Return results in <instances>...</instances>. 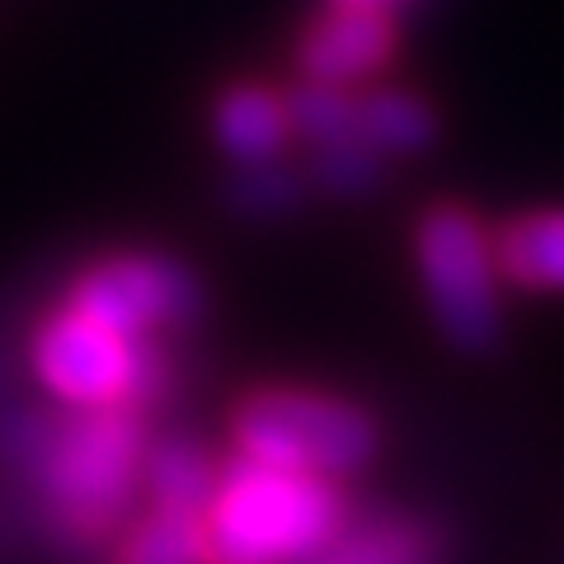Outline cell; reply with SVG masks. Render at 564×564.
I'll list each match as a JSON object with an SVG mask.
<instances>
[{"label":"cell","instance_id":"cell-1","mask_svg":"<svg viewBox=\"0 0 564 564\" xmlns=\"http://www.w3.org/2000/svg\"><path fill=\"white\" fill-rule=\"evenodd\" d=\"M344 532V499L329 480L259 462L226 466L203 508L207 564H311Z\"/></svg>","mask_w":564,"mask_h":564},{"label":"cell","instance_id":"cell-2","mask_svg":"<svg viewBox=\"0 0 564 564\" xmlns=\"http://www.w3.org/2000/svg\"><path fill=\"white\" fill-rule=\"evenodd\" d=\"M147 466L137 410H70L43 429L39 480L70 536L95 541L128 513Z\"/></svg>","mask_w":564,"mask_h":564},{"label":"cell","instance_id":"cell-3","mask_svg":"<svg viewBox=\"0 0 564 564\" xmlns=\"http://www.w3.org/2000/svg\"><path fill=\"white\" fill-rule=\"evenodd\" d=\"M236 447L245 462L339 480L367 466L377 429L358 404L311 395V391H263L240 404Z\"/></svg>","mask_w":564,"mask_h":564},{"label":"cell","instance_id":"cell-4","mask_svg":"<svg viewBox=\"0 0 564 564\" xmlns=\"http://www.w3.org/2000/svg\"><path fill=\"white\" fill-rule=\"evenodd\" d=\"M33 372L66 410H137L161 381V358L62 306L33 334Z\"/></svg>","mask_w":564,"mask_h":564},{"label":"cell","instance_id":"cell-5","mask_svg":"<svg viewBox=\"0 0 564 564\" xmlns=\"http://www.w3.org/2000/svg\"><path fill=\"white\" fill-rule=\"evenodd\" d=\"M419 278L452 344L485 348L499 329V263L480 221L462 207H437L419 226Z\"/></svg>","mask_w":564,"mask_h":564},{"label":"cell","instance_id":"cell-6","mask_svg":"<svg viewBox=\"0 0 564 564\" xmlns=\"http://www.w3.org/2000/svg\"><path fill=\"white\" fill-rule=\"evenodd\" d=\"M66 306L80 311L85 321L122 334V339L147 344V334L188 321L193 306H198V288L174 259L118 254L70 282Z\"/></svg>","mask_w":564,"mask_h":564},{"label":"cell","instance_id":"cell-7","mask_svg":"<svg viewBox=\"0 0 564 564\" xmlns=\"http://www.w3.org/2000/svg\"><path fill=\"white\" fill-rule=\"evenodd\" d=\"M391 47H395V29L386 14L329 10L302 39V70L321 85H348L386 66Z\"/></svg>","mask_w":564,"mask_h":564},{"label":"cell","instance_id":"cell-8","mask_svg":"<svg viewBox=\"0 0 564 564\" xmlns=\"http://www.w3.org/2000/svg\"><path fill=\"white\" fill-rule=\"evenodd\" d=\"M212 132H217L221 151L240 165L278 161L282 141H288V132H292L288 99H278L273 90H259V85H236V90H226L217 99Z\"/></svg>","mask_w":564,"mask_h":564},{"label":"cell","instance_id":"cell-9","mask_svg":"<svg viewBox=\"0 0 564 564\" xmlns=\"http://www.w3.org/2000/svg\"><path fill=\"white\" fill-rule=\"evenodd\" d=\"M494 263L508 282L541 292H564V212H532L499 236Z\"/></svg>","mask_w":564,"mask_h":564},{"label":"cell","instance_id":"cell-10","mask_svg":"<svg viewBox=\"0 0 564 564\" xmlns=\"http://www.w3.org/2000/svg\"><path fill=\"white\" fill-rule=\"evenodd\" d=\"M141 489L151 494L155 508H170V513H198L217 489V470H212L207 456L184 443V437H170V443L147 447V466H141Z\"/></svg>","mask_w":564,"mask_h":564},{"label":"cell","instance_id":"cell-11","mask_svg":"<svg viewBox=\"0 0 564 564\" xmlns=\"http://www.w3.org/2000/svg\"><path fill=\"white\" fill-rule=\"evenodd\" d=\"M437 122L433 109L410 90H377L358 99V141H367L372 151H423L433 141Z\"/></svg>","mask_w":564,"mask_h":564},{"label":"cell","instance_id":"cell-12","mask_svg":"<svg viewBox=\"0 0 564 564\" xmlns=\"http://www.w3.org/2000/svg\"><path fill=\"white\" fill-rule=\"evenodd\" d=\"M113 564H207L203 555V518L151 508L118 545Z\"/></svg>","mask_w":564,"mask_h":564},{"label":"cell","instance_id":"cell-13","mask_svg":"<svg viewBox=\"0 0 564 564\" xmlns=\"http://www.w3.org/2000/svg\"><path fill=\"white\" fill-rule=\"evenodd\" d=\"M311 564H433V545L404 522H362L334 536Z\"/></svg>","mask_w":564,"mask_h":564},{"label":"cell","instance_id":"cell-14","mask_svg":"<svg viewBox=\"0 0 564 564\" xmlns=\"http://www.w3.org/2000/svg\"><path fill=\"white\" fill-rule=\"evenodd\" d=\"M292 132H302L315 147H334V141H358V99L344 95V85L306 80L302 90L288 99Z\"/></svg>","mask_w":564,"mask_h":564},{"label":"cell","instance_id":"cell-15","mask_svg":"<svg viewBox=\"0 0 564 564\" xmlns=\"http://www.w3.org/2000/svg\"><path fill=\"white\" fill-rule=\"evenodd\" d=\"M302 203V180L282 165V161H263V165H240L236 184H231V207L245 217H282Z\"/></svg>","mask_w":564,"mask_h":564},{"label":"cell","instance_id":"cell-16","mask_svg":"<svg viewBox=\"0 0 564 564\" xmlns=\"http://www.w3.org/2000/svg\"><path fill=\"white\" fill-rule=\"evenodd\" d=\"M377 174L381 165L367 141H334V147H321V155H315V180L334 198H362L367 188H377Z\"/></svg>","mask_w":564,"mask_h":564},{"label":"cell","instance_id":"cell-17","mask_svg":"<svg viewBox=\"0 0 564 564\" xmlns=\"http://www.w3.org/2000/svg\"><path fill=\"white\" fill-rule=\"evenodd\" d=\"M410 6V0H329V10H358V14H386L391 20V10Z\"/></svg>","mask_w":564,"mask_h":564}]
</instances>
